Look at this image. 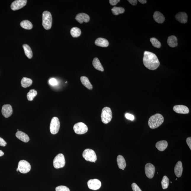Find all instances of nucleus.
<instances>
[{
	"mask_svg": "<svg viewBox=\"0 0 191 191\" xmlns=\"http://www.w3.org/2000/svg\"><path fill=\"white\" fill-rule=\"evenodd\" d=\"M117 162L118 167L120 169H124L126 167V161L123 156L121 155H118L117 158Z\"/></svg>",
	"mask_w": 191,
	"mask_h": 191,
	"instance_id": "5701e85b",
	"label": "nucleus"
},
{
	"mask_svg": "<svg viewBox=\"0 0 191 191\" xmlns=\"http://www.w3.org/2000/svg\"><path fill=\"white\" fill-rule=\"evenodd\" d=\"M4 155V153L1 150H0V157L3 156Z\"/></svg>",
	"mask_w": 191,
	"mask_h": 191,
	"instance_id": "37998d69",
	"label": "nucleus"
},
{
	"mask_svg": "<svg viewBox=\"0 0 191 191\" xmlns=\"http://www.w3.org/2000/svg\"><path fill=\"white\" fill-rule=\"evenodd\" d=\"M169 179L167 176H163L161 181V185L162 188L163 190H165L168 188L169 184Z\"/></svg>",
	"mask_w": 191,
	"mask_h": 191,
	"instance_id": "2f4dec72",
	"label": "nucleus"
},
{
	"mask_svg": "<svg viewBox=\"0 0 191 191\" xmlns=\"http://www.w3.org/2000/svg\"><path fill=\"white\" fill-rule=\"evenodd\" d=\"M150 41L152 45L155 48H159L161 46V44L158 40L155 38H150Z\"/></svg>",
	"mask_w": 191,
	"mask_h": 191,
	"instance_id": "473e14b6",
	"label": "nucleus"
},
{
	"mask_svg": "<svg viewBox=\"0 0 191 191\" xmlns=\"http://www.w3.org/2000/svg\"><path fill=\"white\" fill-rule=\"evenodd\" d=\"M55 190L56 191H70V189L68 187L63 185L56 187Z\"/></svg>",
	"mask_w": 191,
	"mask_h": 191,
	"instance_id": "72a5a7b5",
	"label": "nucleus"
},
{
	"mask_svg": "<svg viewBox=\"0 0 191 191\" xmlns=\"http://www.w3.org/2000/svg\"><path fill=\"white\" fill-rule=\"evenodd\" d=\"M88 185L89 189L93 190H97L101 188V183L99 179H94L89 180Z\"/></svg>",
	"mask_w": 191,
	"mask_h": 191,
	"instance_id": "9b49d317",
	"label": "nucleus"
},
{
	"mask_svg": "<svg viewBox=\"0 0 191 191\" xmlns=\"http://www.w3.org/2000/svg\"><path fill=\"white\" fill-rule=\"evenodd\" d=\"M173 110L176 113L179 114H187L190 112L188 107L184 105H176L174 106Z\"/></svg>",
	"mask_w": 191,
	"mask_h": 191,
	"instance_id": "4468645a",
	"label": "nucleus"
},
{
	"mask_svg": "<svg viewBox=\"0 0 191 191\" xmlns=\"http://www.w3.org/2000/svg\"><path fill=\"white\" fill-rule=\"evenodd\" d=\"M92 64L94 68L96 70L103 72L104 70L103 67L101 63L97 58H94L93 61H92Z\"/></svg>",
	"mask_w": 191,
	"mask_h": 191,
	"instance_id": "b1692460",
	"label": "nucleus"
},
{
	"mask_svg": "<svg viewBox=\"0 0 191 191\" xmlns=\"http://www.w3.org/2000/svg\"><path fill=\"white\" fill-rule=\"evenodd\" d=\"M42 25L45 30H49L52 27V14L48 11H45L42 14Z\"/></svg>",
	"mask_w": 191,
	"mask_h": 191,
	"instance_id": "7ed1b4c3",
	"label": "nucleus"
},
{
	"mask_svg": "<svg viewBox=\"0 0 191 191\" xmlns=\"http://www.w3.org/2000/svg\"><path fill=\"white\" fill-rule=\"evenodd\" d=\"M33 81L32 79L26 77L23 78L21 81L22 86L24 88H26L32 85Z\"/></svg>",
	"mask_w": 191,
	"mask_h": 191,
	"instance_id": "bb28decb",
	"label": "nucleus"
},
{
	"mask_svg": "<svg viewBox=\"0 0 191 191\" xmlns=\"http://www.w3.org/2000/svg\"><path fill=\"white\" fill-rule=\"evenodd\" d=\"M145 171L147 177L150 179L154 177L155 173V167L152 163H147L145 166Z\"/></svg>",
	"mask_w": 191,
	"mask_h": 191,
	"instance_id": "9d476101",
	"label": "nucleus"
},
{
	"mask_svg": "<svg viewBox=\"0 0 191 191\" xmlns=\"http://www.w3.org/2000/svg\"><path fill=\"white\" fill-rule=\"evenodd\" d=\"M143 62L146 68L151 70H156L160 64L156 54L148 51H145L144 53Z\"/></svg>",
	"mask_w": 191,
	"mask_h": 191,
	"instance_id": "f257e3e1",
	"label": "nucleus"
},
{
	"mask_svg": "<svg viewBox=\"0 0 191 191\" xmlns=\"http://www.w3.org/2000/svg\"><path fill=\"white\" fill-rule=\"evenodd\" d=\"M81 81L85 87L89 89L92 90L93 88L92 85L91 84L88 78L86 76H82L81 78Z\"/></svg>",
	"mask_w": 191,
	"mask_h": 191,
	"instance_id": "393cba45",
	"label": "nucleus"
},
{
	"mask_svg": "<svg viewBox=\"0 0 191 191\" xmlns=\"http://www.w3.org/2000/svg\"><path fill=\"white\" fill-rule=\"evenodd\" d=\"M101 117L102 121L105 124H107L111 121L112 118V112L110 107H105L103 109Z\"/></svg>",
	"mask_w": 191,
	"mask_h": 191,
	"instance_id": "20e7f679",
	"label": "nucleus"
},
{
	"mask_svg": "<svg viewBox=\"0 0 191 191\" xmlns=\"http://www.w3.org/2000/svg\"><path fill=\"white\" fill-rule=\"evenodd\" d=\"M18 168L21 173L26 174L30 171L31 166L28 162L25 160H22L18 163Z\"/></svg>",
	"mask_w": 191,
	"mask_h": 191,
	"instance_id": "6e6552de",
	"label": "nucleus"
},
{
	"mask_svg": "<svg viewBox=\"0 0 191 191\" xmlns=\"http://www.w3.org/2000/svg\"><path fill=\"white\" fill-rule=\"evenodd\" d=\"M20 25L23 28L26 30H31L33 28V25L30 21L25 20L21 22L20 23Z\"/></svg>",
	"mask_w": 191,
	"mask_h": 191,
	"instance_id": "c85d7f7f",
	"label": "nucleus"
},
{
	"mask_svg": "<svg viewBox=\"0 0 191 191\" xmlns=\"http://www.w3.org/2000/svg\"><path fill=\"white\" fill-rule=\"evenodd\" d=\"M156 148L160 151H163L165 150L168 146V143L166 141L163 140L158 142L155 145Z\"/></svg>",
	"mask_w": 191,
	"mask_h": 191,
	"instance_id": "412c9836",
	"label": "nucleus"
},
{
	"mask_svg": "<svg viewBox=\"0 0 191 191\" xmlns=\"http://www.w3.org/2000/svg\"><path fill=\"white\" fill-rule=\"evenodd\" d=\"M132 188L134 191H142L141 189L135 183H133L132 184Z\"/></svg>",
	"mask_w": 191,
	"mask_h": 191,
	"instance_id": "f704fd0d",
	"label": "nucleus"
},
{
	"mask_svg": "<svg viewBox=\"0 0 191 191\" xmlns=\"http://www.w3.org/2000/svg\"><path fill=\"white\" fill-rule=\"evenodd\" d=\"M125 9L121 7H114L112 9L113 14L115 15H118L120 14H123L125 12Z\"/></svg>",
	"mask_w": 191,
	"mask_h": 191,
	"instance_id": "c756f323",
	"label": "nucleus"
},
{
	"mask_svg": "<svg viewBox=\"0 0 191 191\" xmlns=\"http://www.w3.org/2000/svg\"><path fill=\"white\" fill-rule=\"evenodd\" d=\"M174 173L177 177H181L182 174L183 168L182 163L181 161H178L174 167Z\"/></svg>",
	"mask_w": 191,
	"mask_h": 191,
	"instance_id": "f3484780",
	"label": "nucleus"
},
{
	"mask_svg": "<svg viewBox=\"0 0 191 191\" xmlns=\"http://www.w3.org/2000/svg\"><path fill=\"white\" fill-rule=\"evenodd\" d=\"M7 145V143L5 142L4 139L0 137V146L2 147H5Z\"/></svg>",
	"mask_w": 191,
	"mask_h": 191,
	"instance_id": "4c0bfd02",
	"label": "nucleus"
},
{
	"mask_svg": "<svg viewBox=\"0 0 191 191\" xmlns=\"http://www.w3.org/2000/svg\"><path fill=\"white\" fill-rule=\"evenodd\" d=\"M176 19L180 23H185L188 21V16L186 13L180 12L176 15Z\"/></svg>",
	"mask_w": 191,
	"mask_h": 191,
	"instance_id": "dca6fc26",
	"label": "nucleus"
},
{
	"mask_svg": "<svg viewBox=\"0 0 191 191\" xmlns=\"http://www.w3.org/2000/svg\"><path fill=\"white\" fill-rule=\"evenodd\" d=\"M120 1V0H110V3L111 5L114 6L117 4Z\"/></svg>",
	"mask_w": 191,
	"mask_h": 191,
	"instance_id": "58836bf2",
	"label": "nucleus"
},
{
	"mask_svg": "<svg viewBox=\"0 0 191 191\" xmlns=\"http://www.w3.org/2000/svg\"><path fill=\"white\" fill-rule=\"evenodd\" d=\"M49 83L50 85H52V86L57 85L58 83L57 80L54 78H51L49 81Z\"/></svg>",
	"mask_w": 191,
	"mask_h": 191,
	"instance_id": "c9c22d12",
	"label": "nucleus"
},
{
	"mask_svg": "<svg viewBox=\"0 0 191 191\" xmlns=\"http://www.w3.org/2000/svg\"><path fill=\"white\" fill-rule=\"evenodd\" d=\"M60 128V122L58 118L54 117L52 118L50 124V131L53 134H57Z\"/></svg>",
	"mask_w": 191,
	"mask_h": 191,
	"instance_id": "0eeeda50",
	"label": "nucleus"
},
{
	"mask_svg": "<svg viewBox=\"0 0 191 191\" xmlns=\"http://www.w3.org/2000/svg\"><path fill=\"white\" fill-rule=\"evenodd\" d=\"M81 29L77 27H74L70 30V34L73 37L77 38L79 37L81 34Z\"/></svg>",
	"mask_w": 191,
	"mask_h": 191,
	"instance_id": "cd10ccee",
	"label": "nucleus"
},
{
	"mask_svg": "<svg viewBox=\"0 0 191 191\" xmlns=\"http://www.w3.org/2000/svg\"><path fill=\"white\" fill-rule=\"evenodd\" d=\"M164 121V118L161 114H156L150 116L148 123L149 127L152 129L158 128Z\"/></svg>",
	"mask_w": 191,
	"mask_h": 191,
	"instance_id": "f03ea898",
	"label": "nucleus"
},
{
	"mask_svg": "<svg viewBox=\"0 0 191 191\" xmlns=\"http://www.w3.org/2000/svg\"><path fill=\"white\" fill-rule=\"evenodd\" d=\"M65 163V157L62 154H58L54 160V166L56 169L63 168L64 167Z\"/></svg>",
	"mask_w": 191,
	"mask_h": 191,
	"instance_id": "423d86ee",
	"label": "nucleus"
},
{
	"mask_svg": "<svg viewBox=\"0 0 191 191\" xmlns=\"http://www.w3.org/2000/svg\"><path fill=\"white\" fill-rule=\"evenodd\" d=\"M16 171H19V169H18V168H17V170H16Z\"/></svg>",
	"mask_w": 191,
	"mask_h": 191,
	"instance_id": "c03bdc74",
	"label": "nucleus"
},
{
	"mask_svg": "<svg viewBox=\"0 0 191 191\" xmlns=\"http://www.w3.org/2000/svg\"><path fill=\"white\" fill-rule=\"evenodd\" d=\"M16 136L18 139L25 143L28 142L30 140V138L28 135L21 131H18L16 133Z\"/></svg>",
	"mask_w": 191,
	"mask_h": 191,
	"instance_id": "a211bd4d",
	"label": "nucleus"
},
{
	"mask_svg": "<svg viewBox=\"0 0 191 191\" xmlns=\"http://www.w3.org/2000/svg\"><path fill=\"white\" fill-rule=\"evenodd\" d=\"M128 1L131 4L133 5H136L137 3V0H128Z\"/></svg>",
	"mask_w": 191,
	"mask_h": 191,
	"instance_id": "a19ab883",
	"label": "nucleus"
},
{
	"mask_svg": "<svg viewBox=\"0 0 191 191\" xmlns=\"http://www.w3.org/2000/svg\"><path fill=\"white\" fill-rule=\"evenodd\" d=\"M27 3L26 0H16L12 3L11 8L14 11L18 10L25 6Z\"/></svg>",
	"mask_w": 191,
	"mask_h": 191,
	"instance_id": "f8f14e48",
	"label": "nucleus"
},
{
	"mask_svg": "<svg viewBox=\"0 0 191 191\" xmlns=\"http://www.w3.org/2000/svg\"><path fill=\"white\" fill-rule=\"evenodd\" d=\"M125 117H126L127 119L132 121H134V118L133 115L129 113L125 114Z\"/></svg>",
	"mask_w": 191,
	"mask_h": 191,
	"instance_id": "e433bc0d",
	"label": "nucleus"
},
{
	"mask_svg": "<svg viewBox=\"0 0 191 191\" xmlns=\"http://www.w3.org/2000/svg\"><path fill=\"white\" fill-rule=\"evenodd\" d=\"M23 48L25 55L28 59H31L33 57V52L30 47L28 45L24 44L23 45Z\"/></svg>",
	"mask_w": 191,
	"mask_h": 191,
	"instance_id": "a878e982",
	"label": "nucleus"
},
{
	"mask_svg": "<svg viewBox=\"0 0 191 191\" xmlns=\"http://www.w3.org/2000/svg\"><path fill=\"white\" fill-rule=\"evenodd\" d=\"M84 158L87 161L95 163L97 159V156L94 151L90 149H87L84 150L83 153Z\"/></svg>",
	"mask_w": 191,
	"mask_h": 191,
	"instance_id": "39448f33",
	"label": "nucleus"
},
{
	"mask_svg": "<svg viewBox=\"0 0 191 191\" xmlns=\"http://www.w3.org/2000/svg\"><path fill=\"white\" fill-rule=\"evenodd\" d=\"M75 19L78 23L81 24L83 22L88 23L90 20V17L88 15L84 13H81L76 15Z\"/></svg>",
	"mask_w": 191,
	"mask_h": 191,
	"instance_id": "2eb2a0df",
	"label": "nucleus"
},
{
	"mask_svg": "<svg viewBox=\"0 0 191 191\" xmlns=\"http://www.w3.org/2000/svg\"><path fill=\"white\" fill-rule=\"evenodd\" d=\"M153 17L155 21L159 23H163L165 21L164 16L159 12L156 11L154 12Z\"/></svg>",
	"mask_w": 191,
	"mask_h": 191,
	"instance_id": "6ab92c4d",
	"label": "nucleus"
},
{
	"mask_svg": "<svg viewBox=\"0 0 191 191\" xmlns=\"http://www.w3.org/2000/svg\"><path fill=\"white\" fill-rule=\"evenodd\" d=\"M74 132L79 134L86 133L88 131V127L85 123L80 122L76 123L73 127Z\"/></svg>",
	"mask_w": 191,
	"mask_h": 191,
	"instance_id": "1a4fd4ad",
	"label": "nucleus"
},
{
	"mask_svg": "<svg viewBox=\"0 0 191 191\" xmlns=\"http://www.w3.org/2000/svg\"><path fill=\"white\" fill-rule=\"evenodd\" d=\"M187 143L188 145L189 148L191 150V137H189L187 138L186 140Z\"/></svg>",
	"mask_w": 191,
	"mask_h": 191,
	"instance_id": "ea45409f",
	"label": "nucleus"
},
{
	"mask_svg": "<svg viewBox=\"0 0 191 191\" xmlns=\"http://www.w3.org/2000/svg\"><path fill=\"white\" fill-rule=\"evenodd\" d=\"M37 91L34 89H32L27 94V99L29 101L33 100L34 98L37 95Z\"/></svg>",
	"mask_w": 191,
	"mask_h": 191,
	"instance_id": "7c9ffc66",
	"label": "nucleus"
},
{
	"mask_svg": "<svg viewBox=\"0 0 191 191\" xmlns=\"http://www.w3.org/2000/svg\"><path fill=\"white\" fill-rule=\"evenodd\" d=\"M169 46L171 48H175L178 45L177 39L174 36H171L169 37L167 41Z\"/></svg>",
	"mask_w": 191,
	"mask_h": 191,
	"instance_id": "4be33fe9",
	"label": "nucleus"
},
{
	"mask_svg": "<svg viewBox=\"0 0 191 191\" xmlns=\"http://www.w3.org/2000/svg\"><path fill=\"white\" fill-rule=\"evenodd\" d=\"M177 178H176V180H177Z\"/></svg>",
	"mask_w": 191,
	"mask_h": 191,
	"instance_id": "a18cd8bd",
	"label": "nucleus"
},
{
	"mask_svg": "<svg viewBox=\"0 0 191 191\" xmlns=\"http://www.w3.org/2000/svg\"><path fill=\"white\" fill-rule=\"evenodd\" d=\"M12 107L10 105H3L2 108L1 112L3 115L6 118H8L11 116L12 113Z\"/></svg>",
	"mask_w": 191,
	"mask_h": 191,
	"instance_id": "ddd939ff",
	"label": "nucleus"
},
{
	"mask_svg": "<svg viewBox=\"0 0 191 191\" xmlns=\"http://www.w3.org/2000/svg\"><path fill=\"white\" fill-rule=\"evenodd\" d=\"M139 1L140 3L143 4H144L146 3L147 2L146 0H139Z\"/></svg>",
	"mask_w": 191,
	"mask_h": 191,
	"instance_id": "79ce46f5",
	"label": "nucleus"
},
{
	"mask_svg": "<svg viewBox=\"0 0 191 191\" xmlns=\"http://www.w3.org/2000/svg\"><path fill=\"white\" fill-rule=\"evenodd\" d=\"M95 44L98 46L107 47L108 46L109 43L108 41L105 38H99L96 40Z\"/></svg>",
	"mask_w": 191,
	"mask_h": 191,
	"instance_id": "aec40b11",
	"label": "nucleus"
}]
</instances>
